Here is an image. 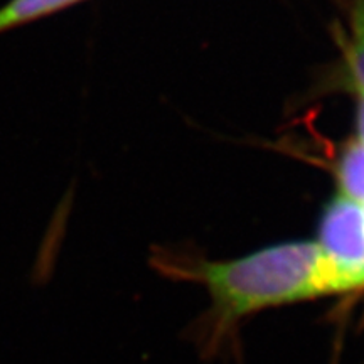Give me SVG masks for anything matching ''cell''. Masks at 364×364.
Instances as JSON below:
<instances>
[{
	"mask_svg": "<svg viewBox=\"0 0 364 364\" xmlns=\"http://www.w3.org/2000/svg\"><path fill=\"white\" fill-rule=\"evenodd\" d=\"M194 270L225 321L332 294L316 241L279 243L236 260L199 263Z\"/></svg>",
	"mask_w": 364,
	"mask_h": 364,
	"instance_id": "1",
	"label": "cell"
},
{
	"mask_svg": "<svg viewBox=\"0 0 364 364\" xmlns=\"http://www.w3.org/2000/svg\"><path fill=\"white\" fill-rule=\"evenodd\" d=\"M332 294L364 289V209L343 194L327 204L318 241Z\"/></svg>",
	"mask_w": 364,
	"mask_h": 364,
	"instance_id": "2",
	"label": "cell"
},
{
	"mask_svg": "<svg viewBox=\"0 0 364 364\" xmlns=\"http://www.w3.org/2000/svg\"><path fill=\"white\" fill-rule=\"evenodd\" d=\"M80 0H9L0 7V34L53 16Z\"/></svg>",
	"mask_w": 364,
	"mask_h": 364,
	"instance_id": "3",
	"label": "cell"
},
{
	"mask_svg": "<svg viewBox=\"0 0 364 364\" xmlns=\"http://www.w3.org/2000/svg\"><path fill=\"white\" fill-rule=\"evenodd\" d=\"M339 189L346 198L364 206V144L353 140L338 164Z\"/></svg>",
	"mask_w": 364,
	"mask_h": 364,
	"instance_id": "4",
	"label": "cell"
},
{
	"mask_svg": "<svg viewBox=\"0 0 364 364\" xmlns=\"http://www.w3.org/2000/svg\"><path fill=\"white\" fill-rule=\"evenodd\" d=\"M353 83L364 97V0H358L353 14V43L349 51Z\"/></svg>",
	"mask_w": 364,
	"mask_h": 364,
	"instance_id": "5",
	"label": "cell"
},
{
	"mask_svg": "<svg viewBox=\"0 0 364 364\" xmlns=\"http://www.w3.org/2000/svg\"><path fill=\"white\" fill-rule=\"evenodd\" d=\"M358 132H359V142L364 144V97H361L358 107Z\"/></svg>",
	"mask_w": 364,
	"mask_h": 364,
	"instance_id": "6",
	"label": "cell"
},
{
	"mask_svg": "<svg viewBox=\"0 0 364 364\" xmlns=\"http://www.w3.org/2000/svg\"><path fill=\"white\" fill-rule=\"evenodd\" d=\"M363 209H364V206H363Z\"/></svg>",
	"mask_w": 364,
	"mask_h": 364,
	"instance_id": "7",
	"label": "cell"
}]
</instances>
